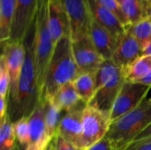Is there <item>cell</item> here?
<instances>
[{
    "instance_id": "14",
    "label": "cell",
    "mask_w": 151,
    "mask_h": 150,
    "mask_svg": "<svg viewBox=\"0 0 151 150\" xmlns=\"http://www.w3.org/2000/svg\"><path fill=\"white\" fill-rule=\"evenodd\" d=\"M143 55V48L129 33L119 40L111 60L123 72Z\"/></svg>"
},
{
    "instance_id": "24",
    "label": "cell",
    "mask_w": 151,
    "mask_h": 150,
    "mask_svg": "<svg viewBox=\"0 0 151 150\" xmlns=\"http://www.w3.org/2000/svg\"><path fill=\"white\" fill-rule=\"evenodd\" d=\"M0 124V150H14L17 140L8 113Z\"/></svg>"
},
{
    "instance_id": "19",
    "label": "cell",
    "mask_w": 151,
    "mask_h": 150,
    "mask_svg": "<svg viewBox=\"0 0 151 150\" xmlns=\"http://www.w3.org/2000/svg\"><path fill=\"white\" fill-rule=\"evenodd\" d=\"M50 100L64 112L74 108L82 101L73 82L61 87Z\"/></svg>"
},
{
    "instance_id": "3",
    "label": "cell",
    "mask_w": 151,
    "mask_h": 150,
    "mask_svg": "<svg viewBox=\"0 0 151 150\" xmlns=\"http://www.w3.org/2000/svg\"><path fill=\"white\" fill-rule=\"evenodd\" d=\"M151 124V98L112 122L106 135L114 150L126 149Z\"/></svg>"
},
{
    "instance_id": "28",
    "label": "cell",
    "mask_w": 151,
    "mask_h": 150,
    "mask_svg": "<svg viewBox=\"0 0 151 150\" xmlns=\"http://www.w3.org/2000/svg\"><path fill=\"white\" fill-rule=\"evenodd\" d=\"M96 1L100 5H102L103 7L106 8L107 10L111 11L112 13H114L119 18V19L121 21V23L124 25V27L126 28H127L128 25H127V22L125 19V16L121 11L120 4L116 0H96Z\"/></svg>"
},
{
    "instance_id": "36",
    "label": "cell",
    "mask_w": 151,
    "mask_h": 150,
    "mask_svg": "<svg viewBox=\"0 0 151 150\" xmlns=\"http://www.w3.org/2000/svg\"><path fill=\"white\" fill-rule=\"evenodd\" d=\"M25 150H43L41 148H39L37 145L34 144V143H30L29 145H27L26 148H25Z\"/></svg>"
},
{
    "instance_id": "29",
    "label": "cell",
    "mask_w": 151,
    "mask_h": 150,
    "mask_svg": "<svg viewBox=\"0 0 151 150\" xmlns=\"http://www.w3.org/2000/svg\"><path fill=\"white\" fill-rule=\"evenodd\" d=\"M54 143H55V149L56 150H82L77 146L72 144L63 137L59 136L58 134H56L53 138Z\"/></svg>"
},
{
    "instance_id": "15",
    "label": "cell",
    "mask_w": 151,
    "mask_h": 150,
    "mask_svg": "<svg viewBox=\"0 0 151 150\" xmlns=\"http://www.w3.org/2000/svg\"><path fill=\"white\" fill-rule=\"evenodd\" d=\"M88 34L94 46L102 57L104 60L111 59L119 41L109 30L96 22L93 19Z\"/></svg>"
},
{
    "instance_id": "22",
    "label": "cell",
    "mask_w": 151,
    "mask_h": 150,
    "mask_svg": "<svg viewBox=\"0 0 151 150\" xmlns=\"http://www.w3.org/2000/svg\"><path fill=\"white\" fill-rule=\"evenodd\" d=\"M151 71V56L142 55L127 70L123 71V74L127 81L139 82L145 78Z\"/></svg>"
},
{
    "instance_id": "39",
    "label": "cell",
    "mask_w": 151,
    "mask_h": 150,
    "mask_svg": "<svg viewBox=\"0 0 151 150\" xmlns=\"http://www.w3.org/2000/svg\"><path fill=\"white\" fill-rule=\"evenodd\" d=\"M148 18H149V19L151 21V7L150 6V8H149V16H148Z\"/></svg>"
},
{
    "instance_id": "11",
    "label": "cell",
    "mask_w": 151,
    "mask_h": 150,
    "mask_svg": "<svg viewBox=\"0 0 151 150\" xmlns=\"http://www.w3.org/2000/svg\"><path fill=\"white\" fill-rule=\"evenodd\" d=\"M65 7L72 27V39L88 34L92 16L88 0H60Z\"/></svg>"
},
{
    "instance_id": "31",
    "label": "cell",
    "mask_w": 151,
    "mask_h": 150,
    "mask_svg": "<svg viewBox=\"0 0 151 150\" xmlns=\"http://www.w3.org/2000/svg\"><path fill=\"white\" fill-rule=\"evenodd\" d=\"M87 150H114L110 140L107 138V136L105 138H104L101 141H99L98 143H96V145L92 146L91 148L88 149Z\"/></svg>"
},
{
    "instance_id": "7",
    "label": "cell",
    "mask_w": 151,
    "mask_h": 150,
    "mask_svg": "<svg viewBox=\"0 0 151 150\" xmlns=\"http://www.w3.org/2000/svg\"><path fill=\"white\" fill-rule=\"evenodd\" d=\"M150 88L140 82L126 80L111 109V123L139 106L147 98Z\"/></svg>"
},
{
    "instance_id": "5",
    "label": "cell",
    "mask_w": 151,
    "mask_h": 150,
    "mask_svg": "<svg viewBox=\"0 0 151 150\" xmlns=\"http://www.w3.org/2000/svg\"><path fill=\"white\" fill-rule=\"evenodd\" d=\"M111 125V113L87 105L82 118L81 149L87 150L106 137Z\"/></svg>"
},
{
    "instance_id": "10",
    "label": "cell",
    "mask_w": 151,
    "mask_h": 150,
    "mask_svg": "<svg viewBox=\"0 0 151 150\" xmlns=\"http://www.w3.org/2000/svg\"><path fill=\"white\" fill-rule=\"evenodd\" d=\"M87 105L81 101L74 108L65 111L59 122L56 133L80 149L82 136V118Z\"/></svg>"
},
{
    "instance_id": "6",
    "label": "cell",
    "mask_w": 151,
    "mask_h": 150,
    "mask_svg": "<svg viewBox=\"0 0 151 150\" xmlns=\"http://www.w3.org/2000/svg\"><path fill=\"white\" fill-rule=\"evenodd\" d=\"M1 48L2 54L0 59L4 63L11 77V86L8 95L9 105L15 100L17 95L18 84L25 61L26 50L23 42L12 40L1 42Z\"/></svg>"
},
{
    "instance_id": "12",
    "label": "cell",
    "mask_w": 151,
    "mask_h": 150,
    "mask_svg": "<svg viewBox=\"0 0 151 150\" xmlns=\"http://www.w3.org/2000/svg\"><path fill=\"white\" fill-rule=\"evenodd\" d=\"M47 19L55 45L64 37H72L71 21L60 0L50 1L47 7Z\"/></svg>"
},
{
    "instance_id": "26",
    "label": "cell",
    "mask_w": 151,
    "mask_h": 150,
    "mask_svg": "<svg viewBox=\"0 0 151 150\" xmlns=\"http://www.w3.org/2000/svg\"><path fill=\"white\" fill-rule=\"evenodd\" d=\"M12 124H13V130H14L17 142L22 148H26L27 145L31 143V134H30L28 117L21 118L20 119L13 122Z\"/></svg>"
},
{
    "instance_id": "35",
    "label": "cell",
    "mask_w": 151,
    "mask_h": 150,
    "mask_svg": "<svg viewBox=\"0 0 151 150\" xmlns=\"http://www.w3.org/2000/svg\"><path fill=\"white\" fill-rule=\"evenodd\" d=\"M143 55H150L151 56V41L144 47V49H143Z\"/></svg>"
},
{
    "instance_id": "37",
    "label": "cell",
    "mask_w": 151,
    "mask_h": 150,
    "mask_svg": "<svg viewBox=\"0 0 151 150\" xmlns=\"http://www.w3.org/2000/svg\"><path fill=\"white\" fill-rule=\"evenodd\" d=\"M46 150H56V149H55V143H54L53 139L51 140V141L50 142V144H49L48 147L46 148Z\"/></svg>"
},
{
    "instance_id": "1",
    "label": "cell",
    "mask_w": 151,
    "mask_h": 150,
    "mask_svg": "<svg viewBox=\"0 0 151 150\" xmlns=\"http://www.w3.org/2000/svg\"><path fill=\"white\" fill-rule=\"evenodd\" d=\"M35 20L23 40L26 56L18 84L17 95L15 100L8 105V115L12 123L21 118L29 117L40 102V88L35 59Z\"/></svg>"
},
{
    "instance_id": "33",
    "label": "cell",
    "mask_w": 151,
    "mask_h": 150,
    "mask_svg": "<svg viewBox=\"0 0 151 150\" xmlns=\"http://www.w3.org/2000/svg\"><path fill=\"white\" fill-rule=\"evenodd\" d=\"M139 82L142 83V84L147 85V86H149V87H151V71L150 72L145 78H143V79H142V80H140Z\"/></svg>"
},
{
    "instance_id": "25",
    "label": "cell",
    "mask_w": 151,
    "mask_h": 150,
    "mask_svg": "<svg viewBox=\"0 0 151 150\" xmlns=\"http://www.w3.org/2000/svg\"><path fill=\"white\" fill-rule=\"evenodd\" d=\"M127 32L134 36L144 49L151 41V21L149 18L144 19L135 24L130 25L127 28Z\"/></svg>"
},
{
    "instance_id": "9",
    "label": "cell",
    "mask_w": 151,
    "mask_h": 150,
    "mask_svg": "<svg viewBox=\"0 0 151 150\" xmlns=\"http://www.w3.org/2000/svg\"><path fill=\"white\" fill-rule=\"evenodd\" d=\"M38 13V0H17L9 40L23 42Z\"/></svg>"
},
{
    "instance_id": "38",
    "label": "cell",
    "mask_w": 151,
    "mask_h": 150,
    "mask_svg": "<svg viewBox=\"0 0 151 150\" xmlns=\"http://www.w3.org/2000/svg\"><path fill=\"white\" fill-rule=\"evenodd\" d=\"M24 148H22L18 142L16 143V146H15V148H14V150H25V149H23Z\"/></svg>"
},
{
    "instance_id": "21",
    "label": "cell",
    "mask_w": 151,
    "mask_h": 150,
    "mask_svg": "<svg viewBox=\"0 0 151 150\" xmlns=\"http://www.w3.org/2000/svg\"><path fill=\"white\" fill-rule=\"evenodd\" d=\"M77 93L81 99L87 104H88L95 96L96 87V75L93 72L81 73L73 82Z\"/></svg>"
},
{
    "instance_id": "13",
    "label": "cell",
    "mask_w": 151,
    "mask_h": 150,
    "mask_svg": "<svg viewBox=\"0 0 151 150\" xmlns=\"http://www.w3.org/2000/svg\"><path fill=\"white\" fill-rule=\"evenodd\" d=\"M125 82L126 78L120 70L113 78L96 89L95 96L88 105L111 113L113 104Z\"/></svg>"
},
{
    "instance_id": "41",
    "label": "cell",
    "mask_w": 151,
    "mask_h": 150,
    "mask_svg": "<svg viewBox=\"0 0 151 150\" xmlns=\"http://www.w3.org/2000/svg\"><path fill=\"white\" fill-rule=\"evenodd\" d=\"M116 1H117V2H118V3H119V4H121V3H122V2H123L124 0H116Z\"/></svg>"
},
{
    "instance_id": "23",
    "label": "cell",
    "mask_w": 151,
    "mask_h": 150,
    "mask_svg": "<svg viewBox=\"0 0 151 150\" xmlns=\"http://www.w3.org/2000/svg\"><path fill=\"white\" fill-rule=\"evenodd\" d=\"M45 102V122L47 128V134L50 140H52L58 127L59 122L61 120V113L63 112L50 99Z\"/></svg>"
},
{
    "instance_id": "20",
    "label": "cell",
    "mask_w": 151,
    "mask_h": 150,
    "mask_svg": "<svg viewBox=\"0 0 151 150\" xmlns=\"http://www.w3.org/2000/svg\"><path fill=\"white\" fill-rule=\"evenodd\" d=\"M17 0H0V42L10 39Z\"/></svg>"
},
{
    "instance_id": "8",
    "label": "cell",
    "mask_w": 151,
    "mask_h": 150,
    "mask_svg": "<svg viewBox=\"0 0 151 150\" xmlns=\"http://www.w3.org/2000/svg\"><path fill=\"white\" fill-rule=\"evenodd\" d=\"M72 48L80 73H95L104 61L94 46L88 34L72 39Z\"/></svg>"
},
{
    "instance_id": "16",
    "label": "cell",
    "mask_w": 151,
    "mask_h": 150,
    "mask_svg": "<svg viewBox=\"0 0 151 150\" xmlns=\"http://www.w3.org/2000/svg\"><path fill=\"white\" fill-rule=\"evenodd\" d=\"M31 143L37 145L42 149L46 150V148L51 141L47 134L46 122H45V102L38 103L33 112L28 117Z\"/></svg>"
},
{
    "instance_id": "17",
    "label": "cell",
    "mask_w": 151,
    "mask_h": 150,
    "mask_svg": "<svg viewBox=\"0 0 151 150\" xmlns=\"http://www.w3.org/2000/svg\"><path fill=\"white\" fill-rule=\"evenodd\" d=\"M92 19L109 30L119 41L127 33V28L111 11L100 5L96 0H88Z\"/></svg>"
},
{
    "instance_id": "30",
    "label": "cell",
    "mask_w": 151,
    "mask_h": 150,
    "mask_svg": "<svg viewBox=\"0 0 151 150\" xmlns=\"http://www.w3.org/2000/svg\"><path fill=\"white\" fill-rule=\"evenodd\" d=\"M126 150H151V137L134 141L126 149Z\"/></svg>"
},
{
    "instance_id": "4",
    "label": "cell",
    "mask_w": 151,
    "mask_h": 150,
    "mask_svg": "<svg viewBox=\"0 0 151 150\" xmlns=\"http://www.w3.org/2000/svg\"><path fill=\"white\" fill-rule=\"evenodd\" d=\"M35 25L36 31L35 39V59L38 85L41 94L46 71L55 49V43L53 42L48 27L47 8L38 11L35 19Z\"/></svg>"
},
{
    "instance_id": "18",
    "label": "cell",
    "mask_w": 151,
    "mask_h": 150,
    "mask_svg": "<svg viewBox=\"0 0 151 150\" xmlns=\"http://www.w3.org/2000/svg\"><path fill=\"white\" fill-rule=\"evenodd\" d=\"M120 8L128 27L148 19L150 5L146 0H124L120 4Z\"/></svg>"
},
{
    "instance_id": "2",
    "label": "cell",
    "mask_w": 151,
    "mask_h": 150,
    "mask_svg": "<svg viewBox=\"0 0 151 150\" xmlns=\"http://www.w3.org/2000/svg\"><path fill=\"white\" fill-rule=\"evenodd\" d=\"M80 74L73 57L72 38L64 37L55 45L46 71L40 100L46 101L51 99L61 87L73 82Z\"/></svg>"
},
{
    "instance_id": "34",
    "label": "cell",
    "mask_w": 151,
    "mask_h": 150,
    "mask_svg": "<svg viewBox=\"0 0 151 150\" xmlns=\"http://www.w3.org/2000/svg\"><path fill=\"white\" fill-rule=\"evenodd\" d=\"M50 0H38V11L43 8H47Z\"/></svg>"
},
{
    "instance_id": "40",
    "label": "cell",
    "mask_w": 151,
    "mask_h": 150,
    "mask_svg": "<svg viewBox=\"0 0 151 150\" xmlns=\"http://www.w3.org/2000/svg\"><path fill=\"white\" fill-rule=\"evenodd\" d=\"M146 1H147V3L149 4V5L151 7V0H146Z\"/></svg>"
},
{
    "instance_id": "27",
    "label": "cell",
    "mask_w": 151,
    "mask_h": 150,
    "mask_svg": "<svg viewBox=\"0 0 151 150\" xmlns=\"http://www.w3.org/2000/svg\"><path fill=\"white\" fill-rule=\"evenodd\" d=\"M11 86V77L4 63L0 59V97L7 98Z\"/></svg>"
},
{
    "instance_id": "32",
    "label": "cell",
    "mask_w": 151,
    "mask_h": 150,
    "mask_svg": "<svg viewBox=\"0 0 151 150\" xmlns=\"http://www.w3.org/2000/svg\"><path fill=\"white\" fill-rule=\"evenodd\" d=\"M151 137V124L134 141H141V140H144V139H147V138H150ZM133 141V142H134ZM132 142V143H133Z\"/></svg>"
}]
</instances>
